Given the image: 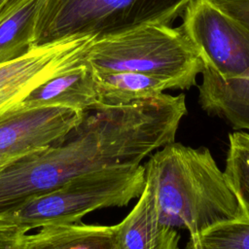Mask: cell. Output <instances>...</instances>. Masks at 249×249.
Listing matches in <instances>:
<instances>
[{
    "instance_id": "cell-1",
    "label": "cell",
    "mask_w": 249,
    "mask_h": 249,
    "mask_svg": "<svg viewBox=\"0 0 249 249\" xmlns=\"http://www.w3.org/2000/svg\"><path fill=\"white\" fill-rule=\"evenodd\" d=\"M186 113L183 93L87 111L62 141L0 168V216L82 173L140 164L174 142Z\"/></svg>"
},
{
    "instance_id": "cell-2",
    "label": "cell",
    "mask_w": 249,
    "mask_h": 249,
    "mask_svg": "<svg viewBox=\"0 0 249 249\" xmlns=\"http://www.w3.org/2000/svg\"><path fill=\"white\" fill-rule=\"evenodd\" d=\"M160 223L185 228L190 236L243 218L239 203L210 151L172 142L143 165Z\"/></svg>"
},
{
    "instance_id": "cell-3",
    "label": "cell",
    "mask_w": 249,
    "mask_h": 249,
    "mask_svg": "<svg viewBox=\"0 0 249 249\" xmlns=\"http://www.w3.org/2000/svg\"><path fill=\"white\" fill-rule=\"evenodd\" d=\"M96 71H129L160 78L175 89L196 85L203 64L179 27L147 24L127 32L95 38L87 53Z\"/></svg>"
},
{
    "instance_id": "cell-4",
    "label": "cell",
    "mask_w": 249,
    "mask_h": 249,
    "mask_svg": "<svg viewBox=\"0 0 249 249\" xmlns=\"http://www.w3.org/2000/svg\"><path fill=\"white\" fill-rule=\"evenodd\" d=\"M193 0H43L32 47L74 35H116L147 24H170Z\"/></svg>"
},
{
    "instance_id": "cell-5",
    "label": "cell",
    "mask_w": 249,
    "mask_h": 249,
    "mask_svg": "<svg viewBox=\"0 0 249 249\" xmlns=\"http://www.w3.org/2000/svg\"><path fill=\"white\" fill-rule=\"evenodd\" d=\"M144 188L145 169L141 164L97 169L77 175L6 215L27 231L75 224L94 210L127 205Z\"/></svg>"
},
{
    "instance_id": "cell-6",
    "label": "cell",
    "mask_w": 249,
    "mask_h": 249,
    "mask_svg": "<svg viewBox=\"0 0 249 249\" xmlns=\"http://www.w3.org/2000/svg\"><path fill=\"white\" fill-rule=\"evenodd\" d=\"M182 17L180 28L203 68L223 79L237 77L249 69V28L216 0H193Z\"/></svg>"
},
{
    "instance_id": "cell-7",
    "label": "cell",
    "mask_w": 249,
    "mask_h": 249,
    "mask_svg": "<svg viewBox=\"0 0 249 249\" xmlns=\"http://www.w3.org/2000/svg\"><path fill=\"white\" fill-rule=\"evenodd\" d=\"M92 35H74L33 47L26 54L0 64V117L17 107L36 87L87 58Z\"/></svg>"
},
{
    "instance_id": "cell-8",
    "label": "cell",
    "mask_w": 249,
    "mask_h": 249,
    "mask_svg": "<svg viewBox=\"0 0 249 249\" xmlns=\"http://www.w3.org/2000/svg\"><path fill=\"white\" fill-rule=\"evenodd\" d=\"M86 112L18 105L0 117V167L66 138Z\"/></svg>"
},
{
    "instance_id": "cell-9",
    "label": "cell",
    "mask_w": 249,
    "mask_h": 249,
    "mask_svg": "<svg viewBox=\"0 0 249 249\" xmlns=\"http://www.w3.org/2000/svg\"><path fill=\"white\" fill-rule=\"evenodd\" d=\"M227 11L249 28V0H229ZM198 86V102L209 114L228 121L234 128L249 131V69L223 79L203 68Z\"/></svg>"
},
{
    "instance_id": "cell-10",
    "label": "cell",
    "mask_w": 249,
    "mask_h": 249,
    "mask_svg": "<svg viewBox=\"0 0 249 249\" xmlns=\"http://www.w3.org/2000/svg\"><path fill=\"white\" fill-rule=\"evenodd\" d=\"M21 107H63L87 112L98 107L94 70L88 57L32 89L18 104Z\"/></svg>"
},
{
    "instance_id": "cell-11",
    "label": "cell",
    "mask_w": 249,
    "mask_h": 249,
    "mask_svg": "<svg viewBox=\"0 0 249 249\" xmlns=\"http://www.w3.org/2000/svg\"><path fill=\"white\" fill-rule=\"evenodd\" d=\"M115 230L120 249H180L179 232L159 222L146 185L134 207L115 225Z\"/></svg>"
},
{
    "instance_id": "cell-12",
    "label": "cell",
    "mask_w": 249,
    "mask_h": 249,
    "mask_svg": "<svg viewBox=\"0 0 249 249\" xmlns=\"http://www.w3.org/2000/svg\"><path fill=\"white\" fill-rule=\"evenodd\" d=\"M20 249H120L115 226L52 225L25 234Z\"/></svg>"
},
{
    "instance_id": "cell-13",
    "label": "cell",
    "mask_w": 249,
    "mask_h": 249,
    "mask_svg": "<svg viewBox=\"0 0 249 249\" xmlns=\"http://www.w3.org/2000/svg\"><path fill=\"white\" fill-rule=\"evenodd\" d=\"M94 77L98 107L123 106L159 96L166 89H175L168 81L137 72L94 70Z\"/></svg>"
},
{
    "instance_id": "cell-14",
    "label": "cell",
    "mask_w": 249,
    "mask_h": 249,
    "mask_svg": "<svg viewBox=\"0 0 249 249\" xmlns=\"http://www.w3.org/2000/svg\"><path fill=\"white\" fill-rule=\"evenodd\" d=\"M42 1L21 0L0 21V64L20 57L33 48V28Z\"/></svg>"
},
{
    "instance_id": "cell-15",
    "label": "cell",
    "mask_w": 249,
    "mask_h": 249,
    "mask_svg": "<svg viewBox=\"0 0 249 249\" xmlns=\"http://www.w3.org/2000/svg\"><path fill=\"white\" fill-rule=\"evenodd\" d=\"M224 175L249 221V132L237 130L229 135Z\"/></svg>"
},
{
    "instance_id": "cell-16",
    "label": "cell",
    "mask_w": 249,
    "mask_h": 249,
    "mask_svg": "<svg viewBox=\"0 0 249 249\" xmlns=\"http://www.w3.org/2000/svg\"><path fill=\"white\" fill-rule=\"evenodd\" d=\"M185 249H249V221L241 218L218 224L190 236Z\"/></svg>"
},
{
    "instance_id": "cell-17",
    "label": "cell",
    "mask_w": 249,
    "mask_h": 249,
    "mask_svg": "<svg viewBox=\"0 0 249 249\" xmlns=\"http://www.w3.org/2000/svg\"><path fill=\"white\" fill-rule=\"evenodd\" d=\"M27 231L9 215L0 216V249H20Z\"/></svg>"
},
{
    "instance_id": "cell-18",
    "label": "cell",
    "mask_w": 249,
    "mask_h": 249,
    "mask_svg": "<svg viewBox=\"0 0 249 249\" xmlns=\"http://www.w3.org/2000/svg\"><path fill=\"white\" fill-rule=\"evenodd\" d=\"M21 0H0V21L6 18Z\"/></svg>"
},
{
    "instance_id": "cell-19",
    "label": "cell",
    "mask_w": 249,
    "mask_h": 249,
    "mask_svg": "<svg viewBox=\"0 0 249 249\" xmlns=\"http://www.w3.org/2000/svg\"><path fill=\"white\" fill-rule=\"evenodd\" d=\"M0 168H2V167H0Z\"/></svg>"
}]
</instances>
